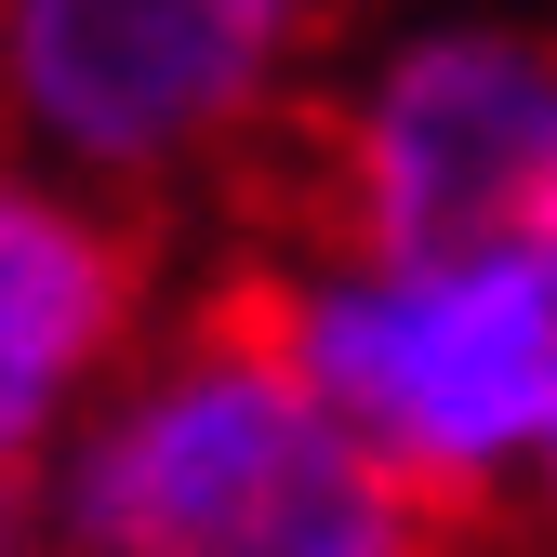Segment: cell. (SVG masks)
Here are the masks:
<instances>
[{
	"instance_id": "cell-5",
	"label": "cell",
	"mask_w": 557,
	"mask_h": 557,
	"mask_svg": "<svg viewBox=\"0 0 557 557\" xmlns=\"http://www.w3.org/2000/svg\"><path fill=\"white\" fill-rule=\"evenodd\" d=\"M160 213H107L40 173H0V478L40 451V425L94 372H120L147 319Z\"/></svg>"
},
{
	"instance_id": "cell-4",
	"label": "cell",
	"mask_w": 557,
	"mask_h": 557,
	"mask_svg": "<svg viewBox=\"0 0 557 557\" xmlns=\"http://www.w3.org/2000/svg\"><path fill=\"white\" fill-rule=\"evenodd\" d=\"M278 345L293 372L398 451L411 478H465L557 438V252H492V265H425V278H293L278 265Z\"/></svg>"
},
{
	"instance_id": "cell-7",
	"label": "cell",
	"mask_w": 557,
	"mask_h": 557,
	"mask_svg": "<svg viewBox=\"0 0 557 557\" xmlns=\"http://www.w3.org/2000/svg\"><path fill=\"white\" fill-rule=\"evenodd\" d=\"M544 505H557V438H544Z\"/></svg>"
},
{
	"instance_id": "cell-2",
	"label": "cell",
	"mask_w": 557,
	"mask_h": 557,
	"mask_svg": "<svg viewBox=\"0 0 557 557\" xmlns=\"http://www.w3.org/2000/svg\"><path fill=\"white\" fill-rule=\"evenodd\" d=\"M213 186L239 199V226L306 239L332 278L557 252V40H411L359 94H293Z\"/></svg>"
},
{
	"instance_id": "cell-3",
	"label": "cell",
	"mask_w": 557,
	"mask_h": 557,
	"mask_svg": "<svg viewBox=\"0 0 557 557\" xmlns=\"http://www.w3.org/2000/svg\"><path fill=\"white\" fill-rule=\"evenodd\" d=\"M372 0H0V173H81L147 213L173 173H226L319 94Z\"/></svg>"
},
{
	"instance_id": "cell-6",
	"label": "cell",
	"mask_w": 557,
	"mask_h": 557,
	"mask_svg": "<svg viewBox=\"0 0 557 557\" xmlns=\"http://www.w3.org/2000/svg\"><path fill=\"white\" fill-rule=\"evenodd\" d=\"M0 557H66V544H40V478L27 465L0 478Z\"/></svg>"
},
{
	"instance_id": "cell-1",
	"label": "cell",
	"mask_w": 557,
	"mask_h": 557,
	"mask_svg": "<svg viewBox=\"0 0 557 557\" xmlns=\"http://www.w3.org/2000/svg\"><path fill=\"white\" fill-rule=\"evenodd\" d=\"M66 557H505V505L372 451L278 345V265H226L94 425Z\"/></svg>"
}]
</instances>
